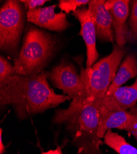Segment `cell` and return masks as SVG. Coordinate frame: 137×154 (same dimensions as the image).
<instances>
[{
  "instance_id": "6da1fadb",
  "label": "cell",
  "mask_w": 137,
  "mask_h": 154,
  "mask_svg": "<svg viewBox=\"0 0 137 154\" xmlns=\"http://www.w3.org/2000/svg\"><path fill=\"white\" fill-rule=\"evenodd\" d=\"M70 100L73 98L69 96L55 93L44 72L30 75L15 74L0 84V104L3 107L11 106L20 120L28 119Z\"/></svg>"
},
{
  "instance_id": "7a4b0ae2",
  "label": "cell",
  "mask_w": 137,
  "mask_h": 154,
  "mask_svg": "<svg viewBox=\"0 0 137 154\" xmlns=\"http://www.w3.org/2000/svg\"><path fill=\"white\" fill-rule=\"evenodd\" d=\"M100 107L97 102L83 104L72 100L69 107L57 110L52 123L64 125L78 154H103V142L98 136Z\"/></svg>"
},
{
  "instance_id": "3957f363",
  "label": "cell",
  "mask_w": 137,
  "mask_h": 154,
  "mask_svg": "<svg viewBox=\"0 0 137 154\" xmlns=\"http://www.w3.org/2000/svg\"><path fill=\"white\" fill-rule=\"evenodd\" d=\"M58 38L32 25H28L14 66L16 74H39L55 56L58 48Z\"/></svg>"
},
{
  "instance_id": "277c9868",
  "label": "cell",
  "mask_w": 137,
  "mask_h": 154,
  "mask_svg": "<svg viewBox=\"0 0 137 154\" xmlns=\"http://www.w3.org/2000/svg\"><path fill=\"white\" fill-rule=\"evenodd\" d=\"M128 50L126 46L114 45L109 55L97 61L90 70L85 69V97L83 104L98 102L106 96Z\"/></svg>"
},
{
  "instance_id": "5b68a950",
  "label": "cell",
  "mask_w": 137,
  "mask_h": 154,
  "mask_svg": "<svg viewBox=\"0 0 137 154\" xmlns=\"http://www.w3.org/2000/svg\"><path fill=\"white\" fill-rule=\"evenodd\" d=\"M20 1L7 0L0 9V49L17 58L27 19V11Z\"/></svg>"
},
{
  "instance_id": "8992f818",
  "label": "cell",
  "mask_w": 137,
  "mask_h": 154,
  "mask_svg": "<svg viewBox=\"0 0 137 154\" xmlns=\"http://www.w3.org/2000/svg\"><path fill=\"white\" fill-rule=\"evenodd\" d=\"M81 68V71L78 73L72 63L62 60L46 73L54 86L61 89L73 100L82 103L85 97V69Z\"/></svg>"
},
{
  "instance_id": "52a82bcc",
  "label": "cell",
  "mask_w": 137,
  "mask_h": 154,
  "mask_svg": "<svg viewBox=\"0 0 137 154\" xmlns=\"http://www.w3.org/2000/svg\"><path fill=\"white\" fill-rule=\"evenodd\" d=\"M81 25L79 35H81L86 47V68L89 70L97 62L99 54L97 49V34L95 24L88 8L83 6L72 14Z\"/></svg>"
},
{
  "instance_id": "ba28073f",
  "label": "cell",
  "mask_w": 137,
  "mask_h": 154,
  "mask_svg": "<svg viewBox=\"0 0 137 154\" xmlns=\"http://www.w3.org/2000/svg\"><path fill=\"white\" fill-rule=\"evenodd\" d=\"M56 6V5H54L27 11V21L50 31H65L71 26V23L67 20L65 12H55Z\"/></svg>"
},
{
  "instance_id": "9c48e42d",
  "label": "cell",
  "mask_w": 137,
  "mask_h": 154,
  "mask_svg": "<svg viewBox=\"0 0 137 154\" xmlns=\"http://www.w3.org/2000/svg\"><path fill=\"white\" fill-rule=\"evenodd\" d=\"M105 2L91 0L88 8L94 22L97 39L102 43H113L115 36L113 18L105 6Z\"/></svg>"
},
{
  "instance_id": "30bf717a",
  "label": "cell",
  "mask_w": 137,
  "mask_h": 154,
  "mask_svg": "<svg viewBox=\"0 0 137 154\" xmlns=\"http://www.w3.org/2000/svg\"><path fill=\"white\" fill-rule=\"evenodd\" d=\"M130 1L129 0H108L105 6L113 18V27L116 45L125 46L127 43L129 26L127 23L129 16Z\"/></svg>"
},
{
  "instance_id": "8fae6325",
  "label": "cell",
  "mask_w": 137,
  "mask_h": 154,
  "mask_svg": "<svg viewBox=\"0 0 137 154\" xmlns=\"http://www.w3.org/2000/svg\"><path fill=\"white\" fill-rule=\"evenodd\" d=\"M137 102V78L130 86H121L110 96L98 102L100 111L127 110L135 107Z\"/></svg>"
},
{
  "instance_id": "7c38bea8",
  "label": "cell",
  "mask_w": 137,
  "mask_h": 154,
  "mask_svg": "<svg viewBox=\"0 0 137 154\" xmlns=\"http://www.w3.org/2000/svg\"><path fill=\"white\" fill-rule=\"evenodd\" d=\"M131 119L132 115L127 110L100 111L98 129V137L101 139L104 138L106 131L113 128L126 131Z\"/></svg>"
},
{
  "instance_id": "4fadbf2b",
  "label": "cell",
  "mask_w": 137,
  "mask_h": 154,
  "mask_svg": "<svg viewBox=\"0 0 137 154\" xmlns=\"http://www.w3.org/2000/svg\"><path fill=\"white\" fill-rule=\"evenodd\" d=\"M137 76V57L135 52H130L124 57L110 85L106 96L113 94L119 88L129 80Z\"/></svg>"
},
{
  "instance_id": "5bb4252c",
  "label": "cell",
  "mask_w": 137,
  "mask_h": 154,
  "mask_svg": "<svg viewBox=\"0 0 137 154\" xmlns=\"http://www.w3.org/2000/svg\"><path fill=\"white\" fill-rule=\"evenodd\" d=\"M104 143L118 154H137V149L129 144L123 136L109 130L104 136Z\"/></svg>"
},
{
  "instance_id": "9a60e30c",
  "label": "cell",
  "mask_w": 137,
  "mask_h": 154,
  "mask_svg": "<svg viewBox=\"0 0 137 154\" xmlns=\"http://www.w3.org/2000/svg\"><path fill=\"white\" fill-rule=\"evenodd\" d=\"M130 5L127 43H133L137 42V0L130 1Z\"/></svg>"
},
{
  "instance_id": "2e32d148",
  "label": "cell",
  "mask_w": 137,
  "mask_h": 154,
  "mask_svg": "<svg viewBox=\"0 0 137 154\" xmlns=\"http://www.w3.org/2000/svg\"><path fill=\"white\" fill-rule=\"evenodd\" d=\"M89 0H60L58 2V8L62 12L70 14L75 12L78 9L88 5Z\"/></svg>"
},
{
  "instance_id": "e0dca14e",
  "label": "cell",
  "mask_w": 137,
  "mask_h": 154,
  "mask_svg": "<svg viewBox=\"0 0 137 154\" xmlns=\"http://www.w3.org/2000/svg\"><path fill=\"white\" fill-rule=\"evenodd\" d=\"M16 73L14 66L3 56L0 57V84L9 80Z\"/></svg>"
},
{
  "instance_id": "ac0fdd59",
  "label": "cell",
  "mask_w": 137,
  "mask_h": 154,
  "mask_svg": "<svg viewBox=\"0 0 137 154\" xmlns=\"http://www.w3.org/2000/svg\"><path fill=\"white\" fill-rule=\"evenodd\" d=\"M129 112L132 115V119L126 131L133 136L137 141V108L131 109Z\"/></svg>"
},
{
  "instance_id": "d6986e66",
  "label": "cell",
  "mask_w": 137,
  "mask_h": 154,
  "mask_svg": "<svg viewBox=\"0 0 137 154\" xmlns=\"http://www.w3.org/2000/svg\"><path fill=\"white\" fill-rule=\"evenodd\" d=\"M20 2L23 4L27 11H28L41 8L47 1V0H22Z\"/></svg>"
},
{
  "instance_id": "ffe728a7",
  "label": "cell",
  "mask_w": 137,
  "mask_h": 154,
  "mask_svg": "<svg viewBox=\"0 0 137 154\" xmlns=\"http://www.w3.org/2000/svg\"><path fill=\"white\" fill-rule=\"evenodd\" d=\"M41 154H63V152H62L61 147L58 146L55 149L49 150L47 152H42Z\"/></svg>"
},
{
  "instance_id": "44dd1931",
  "label": "cell",
  "mask_w": 137,
  "mask_h": 154,
  "mask_svg": "<svg viewBox=\"0 0 137 154\" xmlns=\"http://www.w3.org/2000/svg\"><path fill=\"white\" fill-rule=\"evenodd\" d=\"M2 132L3 130L1 129V130H0V154H4L5 152V146L3 143Z\"/></svg>"
}]
</instances>
